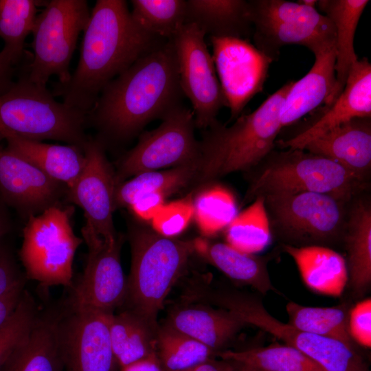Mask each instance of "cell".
<instances>
[{"mask_svg": "<svg viewBox=\"0 0 371 371\" xmlns=\"http://www.w3.org/2000/svg\"><path fill=\"white\" fill-rule=\"evenodd\" d=\"M87 114L58 102L47 87L32 82L26 74L0 95V142L10 136L52 139L83 149Z\"/></svg>", "mask_w": 371, "mask_h": 371, "instance_id": "5", "label": "cell"}, {"mask_svg": "<svg viewBox=\"0 0 371 371\" xmlns=\"http://www.w3.org/2000/svg\"><path fill=\"white\" fill-rule=\"evenodd\" d=\"M158 327L130 309L111 315L109 334L119 368L157 352Z\"/></svg>", "mask_w": 371, "mask_h": 371, "instance_id": "29", "label": "cell"}, {"mask_svg": "<svg viewBox=\"0 0 371 371\" xmlns=\"http://www.w3.org/2000/svg\"><path fill=\"white\" fill-rule=\"evenodd\" d=\"M166 324L216 352L221 351L245 324L226 309L202 306L176 309L169 315Z\"/></svg>", "mask_w": 371, "mask_h": 371, "instance_id": "24", "label": "cell"}, {"mask_svg": "<svg viewBox=\"0 0 371 371\" xmlns=\"http://www.w3.org/2000/svg\"><path fill=\"white\" fill-rule=\"evenodd\" d=\"M205 36L196 25L185 23L171 38L183 93L192 105L196 127L204 130L217 120L223 107H228Z\"/></svg>", "mask_w": 371, "mask_h": 371, "instance_id": "13", "label": "cell"}, {"mask_svg": "<svg viewBox=\"0 0 371 371\" xmlns=\"http://www.w3.org/2000/svg\"><path fill=\"white\" fill-rule=\"evenodd\" d=\"M227 243L235 249L249 254L264 250L271 240V231L263 196L237 214L226 227Z\"/></svg>", "mask_w": 371, "mask_h": 371, "instance_id": "35", "label": "cell"}, {"mask_svg": "<svg viewBox=\"0 0 371 371\" xmlns=\"http://www.w3.org/2000/svg\"><path fill=\"white\" fill-rule=\"evenodd\" d=\"M235 363L234 371H264L258 368L243 363L234 361Z\"/></svg>", "mask_w": 371, "mask_h": 371, "instance_id": "49", "label": "cell"}, {"mask_svg": "<svg viewBox=\"0 0 371 371\" xmlns=\"http://www.w3.org/2000/svg\"><path fill=\"white\" fill-rule=\"evenodd\" d=\"M302 149L329 158L365 180L371 167V117L348 120Z\"/></svg>", "mask_w": 371, "mask_h": 371, "instance_id": "21", "label": "cell"}, {"mask_svg": "<svg viewBox=\"0 0 371 371\" xmlns=\"http://www.w3.org/2000/svg\"><path fill=\"white\" fill-rule=\"evenodd\" d=\"M37 11L36 1L0 0V38L4 41L1 52L14 66L24 54L25 39L32 34Z\"/></svg>", "mask_w": 371, "mask_h": 371, "instance_id": "33", "label": "cell"}, {"mask_svg": "<svg viewBox=\"0 0 371 371\" xmlns=\"http://www.w3.org/2000/svg\"><path fill=\"white\" fill-rule=\"evenodd\" d=\"M207 296L245 324L256 326L300 351L324 371H369L367 363L355 348L283 323L273 317L257 299L236 294Z\"/></svg>", "mask_w": 371, "mask_h": 371, "instance_id": "11", "label": "cell"}, {"mask_svg": "<svg viewBox=\"0 0 371 371\" xmlns=\"http://www.w3.org/2000/svg\"><path fill=\"white\" fill-rule=\"evenodd\" d=\"M131 16L146 32L170 40L185 24V0H132Z\"/></svg>", "mask_w": 371, "mask_h": 371, "instance_id": "37", "label": "cell"}, {"mask_svg": "<svg viewBox=\"0 0 371 371\" xmlns=\"http://www.w3.org/2000/svg\"><path fill=\"white\" fill-rule=\"evenodd\" d=\"M294 81L269 95L254 111L227 126L216 120L200 141L197 175L201 186L227 175L256 167L273 150L281 131L280 112Z\"/></svg>", "mask_w": 371, "mask_h": 371, "instance_id": "3", "label": "cell"}, {"mask_svg": "<svg viewBox=\"0 0 371 371\" xmlns=\"http://www.w3.org/2000/svg\"><path fill=\"white\" fill-rule=\"evenodd\" d=\"M38 313L33 297L24 290L14 311L0 326V368L27 337Z\"/></svg>", "mask_w": 371, "mask_h": 371, "instance_id": "39", "label": "cell"}, {"mask_svg": "<svg viewBox=\"0 0 371 371\" xmlns=\"http://www.w3.org/2000/svg\"><path fill=\"white\" fill-rule=\"evenodd\" d=\"M185 23L218 38L247 40L254 31L249 2L245 0H186Z\"/></svg>", "mask_w": 371, "mask_h": 371, "instance_id": "26", "label": "cell"}, {"mask_svg": "<svg viewBox=\"0 0 371 371\" xmlns=\"http://www.w3.org/2000/svg\"><path fill=\"white\" fill-rule=\"evenodd\" d=\"M153 131L141 133L137 144L120 159L116 185L139 173L196 161L200 142L194 137V116L183 105L165 117Z\"/></svg>", "mask_w": 371, "mask_h": 371, "instance_id": "12", "label": "cell"}, {"mask_svg": "<svg viewBox=\"0 0 371 371\" xmlns=\"http://www.w3.org/2000/svg\"><path fill=\"white\" fill-rule=\"evenodd\" d=\"M24 285L19 286L0 297V326L8 318L16 307L24 291Z\"/></svg>", "mask_w": 371, "mask_h": 371, "instance_id": "44", "label": "cell"}, {"mask_svg": "<svg viewBox=\"0 0 371 371\" xmlns=\"http://www.w3.org/2000/svg\"><path fill=\"white\" fill-rule=\"evenodd\" d=\"M156 350L164 371H183L216 357V352L166 324L158 327Z\"/></svg>", "mask_w": 371, "mask_h": 371, "instance_id": "36", "label": "cell"}, {"mask_svg": "<svg viewBox=\"0 0 371 371\" xmlns=\"http://www.w3.org/2000/svg\"><path fill=\"white\" fill-rule=\"evenodd\" d=\"M346 234L350 284L363 291L371 282V207L368 201L355 203L347 216Z\"/></svg>", "mask_w": 371, "mask_h": 371, "instance_id": "30", "label": "cell"}, {"mask_svg": "<svg viewBox=\"0 0 371 371\" xmlns=\"http://www.w3.org/2000/svg\"><path fill=\"white\" fill-rule=\"evenodd\" d=\"M175 49L164 40L109 82L87 113L104 147L126 142L182 106Z\"/></svg>", "mask_w": 371, "mask_h": 371, "instance_id": "1", "label": "cell"}, {"mask_svg": "<svg viewBox=\"0 0 371 371\" xmlns=\"http://www.w3.org/2000/svg\"><path fill=\"white\" fill-rule=\"evenodd\" d=\"M14 65L0 52V95L8 91L14 82Z\"/></svg>", "mask_w": 371, "mask_h": 371, "instance_id": "47", "label": "cell"}, {"mask_svg": "<svg viewBox=\"0 0 371 371\" xmlns=\"http://www.w3.org/2000/svg\"><path fill=\"white\" fill-rule=\"evenodd\" d=\"M58 319L59 315L38 313L29 335L0 371H65Z\"/></svg>", "mask_w": 371, "mask_h": 371, "instance_id": "22", "label": "cell"}, {"mask_svg": "<svg viewBox=\"0 0 371 371\" xmlns=\"http://www.w3.org/2000/svg\"><path fill=\"white\" fill-rule=\"evenodd\" d=\"M193 203L197 226L207 236L226 228L238 214L234 196L221 186L203 189L197 194Z\"/></svg>", "mask_w": 371, "mask_h": 371, "instance_id": "38", "label": "cell"}, {"mask_svg": "<svg viewBox=\"0 0 371 371\" xmlns=\"http://www.w3.org/2000/svg\"><path fill=\"white\" fill-rule=\"evenodd\" d=\"M67 188L0 144V199L30 218L58 203Z\"/></svg>", "mask_w": 371, "mask_h": 371, "instance_id": "18", "label": "cell"}, {"mask_svg": "<svg viewBox=\"0 0 371 371\" xmlns=\"http://www.w3.org/2000/svg\"><path fill=\"white\" fill-rule=\"evenodd\" d=\"M192 194L186 197L164 204L151 220L153 230L168 238L181 234L194 217Z\"/></svg>", "mask_w": 371, "mask_h": 371, "instance_id": "40", "label": "cell"}, {"mask_svg": "<svg viewBox=\"0 0 371 371\" xmlns=\"http://www.w3.org/2000/svg\"><path fill=\"white\" fill-rule=\"evenodd\" d=\"M85 167L74 183L67 190L69 201L81 207L86 218L82 229L107 243L119 238L113 219L116 188L115 172L98 139L89 138L83 148Z\"/></svg>", "mask_w": 371, "mask_h": 371, "instance_id": "15", "label": "cell"}, {"mask_svg": "<svg viewBox=\"0 0 371 371\" xmlns=\"http://www.w3.org/2000/svg\"><path fill=\"white\" fill-rule=\"evenodd\" d=\"M216 357L250 365L264 371H324L297 349L276 343L243 350H221L217 352Z\"/></svg>", "mask_w": 371, "mask_h": 371, "instance_id": "32", "label": "cell"}, {"mask_svg": "<svg viewBox=\"0 0 371 371\" xmlns=\"http://www.w3.org/2000/svg\"><path fill=\"white\" fill-rule=\"evenodd\" d=\"M255 47L273 61L280 49L290 44L303 45L313 53L336 42L332 21L316 7L284 0L248 1Z\"/></svg>", "mask_w": 371, "mask_h": 371, "instance_id": "9", "label": "cell"}, {"mask_svg": "<svg viewBox=\"0 0 371 371\" xmlns=\"http://www.w3.org/2000/svg\"><path fill=\"white\" fill-rule=\"evenodd\" d=\"M166 39L141 28L124 0H97L83 32L79 60L69 80L52 94L87 114L104 87Z\"/></svg>", "mask_w": 371, "mask_h": 371, "instance_id": "2", "label": "cell"}, {"mask_svg": "<svg viewBox=\"0 0 371 371\" xmlns=\"http://www.w3.org/2000/svg\"><path fill=\"white\" fill-rule=\"evenodd\" d=\"M210 40L219 82L233 120L262 91L273 60L248 40L214 36Z\"/></svg>", "mask_w": 371, "mask_h": 371, "instance_id": "16", "label": "cell"}, {"mask_svg": "<svg viewBox=\"0 0 371 371\" xmlns=\"http://www.w3.org/2000/svg\"><path fill=\"white\" fill-rule=\"evenodd\" d=\"M197 161V160H196ZM161 171L139 173L116 186L115 209L130 207L141 194L160 192L166 195L193 185L197 175V161Z\"/></svg>", "mask_w": 371, "mask_h": 371, "instance_id": "31", "label": "cell"}, {"mask_svg": "<svg viewBox=\"0 0 371 371\" xmlns=\"http://www.w3.org/2000/svg\"><path fill=\"white\" fill-rule=\"evenodd\" d=\"M243 203L260 196L311 192L349 201L365 180L336 161L303 149L273 150L257 166Z\"/></svg>", "mask_w": 371, "mask_h": 371, "instance_id": "6", "label": "cell"}, {"mask_svg": "<svg viewBox=\"0 0 371 371\" xmlns=\"http://www.w3.org/2000/svg\"><path fill=\"white\" fill-rule=\"evenodd\" d=\"M195 251L229 278L262 294L274 291L267 270L268 258L239 251L227 243L195 240Z\"/></svg>", "mask_w": 371, "mask_h": 371, "instance_id": "28", "label": "cell"}, {"mask_svg": "<svg viewBox=\"0 0 371 371\" xmlns=\"http://www.w3.org/2000/svg\"><path fill=\"white\" fill-rule=\"evenodd\" d=\"M88 253L84 271L74 288L71 302L113 313L124 301L126 279L120 260L123 238L107 243L82 229Z\"/></svg>", "mask_w": 371, "mask_h": 371, "instance_id": "17", "label": "cell"}, {"mask_svg": "<svg viewBox=\"0 0 371 371\" xmlns=\"http://www.w3.org/2000/svg\"><path fill=\"white\" fill-rule=\"evenodd\" d=\"M90 14L86 0H52L37 14L32 32L33 58L26 73L32 82L47 87L53 76L60 85L69 80L70 62Z\"/></svg>", "mask_w": 371, "mask_h": 371, "instance_id": "8", "label": "cell"}, {"mask_svg": "<svg viewBox=\"0 0 371 371\" xmlns=\"http://www.w3.org/2000/svg\"><path fill=\"white\" fill-rule=\"evenodd\" d=\"M128 240L131 265L125 300L130 310L158 325L159 312L195 251V240L165 237L135 223L129 225Z\"/></svg>", "mask_w": 371, "mask_h": 371, "instance_id": "4", "label": "cell"}, {"mask_svg": "<svg viewBox=\"0 0 371 371\" xmlns=\"http://www.w3.org/2000/svg\"><path fill=\"white\" fill-rule=\"evenodd\" d=\"M368 3V0L317 1L316 5L332 21L335 29L337 87L334 101L345 87L351 66L358 60L354 49V37L359 19Z\"/></svg>", "mask_w": 371, "mask_h": 371, "instance_id": "27", "label": "cell"}, {"mask_svg": "<svg viewBox=\"0 0 371 371\" xmlns=\"http://www.w3.org/2000/svg\"><path fill=\"white\" fill-rule=\"evenodd\" d=\"M271 230L299 243L329 242L344 234V200L324 193L303 192L261 196Z\"/></svg>", "mask_w": 371, "mask_h": 371, "instance_id": "10", "label": "cell"}, {"mask_svg": "<svg viewBox=\"0 0 371 371\" xmlns=\"http://www.w3.org/2000/svg\"><path fill=\"white\" fill-rule=\"evenodd\" d=\"M23 284L24 279L12 256L0 245V297Z\"/></svg>", "mask_w": 371, "mask_h": 371, "instance_id": "42", "label": "cell"}, {"mask_svg": "<svg viewBox=\"0 0 371 371\" xmlns=\"http://www.w3.org/2000/svg\"><path fill=\"white\" fill-rule=\"evenodd\" d=\"M4 207L5 204L0 199V240L10 228V219Z\"/></svg>", "mask_w": 371, "mask_h": 371, "instance_id": "48", "label": "cell"}, {"mask_svg": "<svg viewBox=\"0 0 371 371\" xmlns=\"http://www.w3.org/2000/svg\"><path fill=\"white\" fill-rule=\"evenodd\" d=\"M120 371H164L157 352L120 368Z\"/></svg>", "mask_w": 371, "mask_h": 371, "instance_id": "45", "label": "cell"}, {"mask_svg": "<svg viewBox=\"0 0 371 371\" xmlns=\"http://www.w3.org/2000/svg\"><path fill=\"white\" fill-rule=\"evenodd\" d=\"M315 60L308 72L294 81L280 112L282 129L324 105L334 101L337 87L335 74L336 42L327 44L313 53Z\"/></svg>", "mask_w": 371, "mask_h": 371, "instance_id": "20", "label": "cell"}, {"mask_svg": "<svg viewBox=\"0 0 371 371\" xmlns=\"http://www.w3.org/2000/svg\"><path fill=\"white\" fill-rule=\"evenodd\" d=\"M113 313L70 302L59 315L60 346L65 371H116L109 322Z\"/></svg>", "mask_w": 371, "mask_h": 371, "instance_id": "14", "label": "cell"}, {"mask_svg": "<svg viewBox=\"0 0 371 371\" xmlns=\"http://www.w3.org/2000/svg\"><path fill=\"white\" fill-rule=\"evenodd\" d=\"M348 330L353 341L371 347V300L366 298L357 303L348 313Z\"/></svg>", "mask_w": 371, "mask_h": 371, "instance_id": "41", "label": "cell"}, {"mask_svg": "<svg viewBox=\"0 0 371 371\" xmlns=\"http://www.w3.org/2000/svg\"><path fill=\"white\" fill-rule=\"evenodd\" d=\"M73 212L58 203L28 218L23 228L20 259L27 277L42 286L72 284L75 254L83 242L74 232Z\"/></svg>", "mask_w": 371, "mask_h": 371, "instance_id": "7", "label": "cell"}, {"mask_svg": "<svg viewBox=\"0 0 371 371\" xmlns=\"http://www.w3.org/2000/svg\"><path fill=\"white\" fill-rule=\"evenodd\" d=\"M5 140L9 150L65 186L67 190L74 185L86 163L83 149L76 145L47 144L14 136Z\"/></svg>", "mask_w": 371, "mask_h": 371, "instance_id": "25", "label": "cell"}, {"mask_svg": "<svg viewBox=\"0 0 371 371\" xmlns=\"http://www.w3.org/2000/svg\"><path fill=\"white\" fill-rule=\"evenodd\" d=\"M283 249L295 261L308 288L322 295H341L348 280L347 264L341 255L322 245L286 244Z\"/></svg>", "mask_w": 371, "mask_h": 371, "instance_id": "23", "label": "cell"}, {"mask_svg": "<svg viewBox=\"0 0 371 371\" xmlns=\"http://www.w3.org/2000/svg\"><path fill=\"white\" fill-rule=\"evenodd\" d=\"M234 361L213 357L183 371H234Z\"/></svg>", "mask_w": 371, "mask_h": 371, "instance_id": "46", "label": "cell"}, {"mask_svg": "<svg viewBox=\"0 0 371 371\" xmlns=\"http://www.w3.org/2000/svg\"><path fill=\"white\" fill-rule=\"evenodd\" d=\"M313 124L286 140L276 141L282 148L302 149L330 129L355 117H371V64L367 58L351 66L345 87Z\"/></svg>", "mask_w": 371, "mask_h": 371, "instance_id": "19", "label": "cell"}, {"mask_svg": "<svg viewBox=\"0 0 371 371\" xmlns=\"http://www.w3.org/2000/svg\"><path fill=\"white\" fill-rule=\"evenodd\" d=\"M166 195L160 192H149L139 196L129 207L143 220H152L164 205Z\"/></svg>", "mask_w": 371, "mask_h": 371, "instance_id": "43", "label": "cell"}, {"mask_svg": "<svg viewBox=\"0 0 371 371\" xmlns=\"http://www.w3.org/2000/svg\"><path fill=\"white\" fill-rule=\"evenodd\" d=\"M286 310L288 324L293 327L355 348L348 330V313L344 308L306 306L290 302L286 304Z\"/></svg>", "mask_w": 371, "mask_h": 371, "instance_id": "34", "label": "cell"}]
</instances>
